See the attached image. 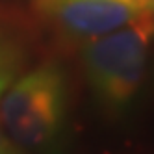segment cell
I'll list each match as a JSON object with an SVG mask.
<instances>
[{"label":"cell","instance_id":"obj_3","mask_svg":"<svg viewBox=\"0 0 154 154\" xmlns=\"http://www.w3.org/2000/svg\"><path fill=\"white\" fill-rule=\"evenodd\" d=\"M141 9L125 0H34L35 15L56 41L78 48L128 24Z\"/></svg>","mask_w":154,"mask_h":154},{"label":"cell","instance_id":"obj_4","mask_svg":"<svg viewBox=\"0 0 154 154\" xmlns=\"http://www.w3.org/2000/svg\"><path fill=\"white\" fill-rule=\"evenodd\" d=\"M23 61L24 58L17 43L13 45L8 41H0V97L15 80V76L23 67Z\"/></svg>","mask_w":154,"mask_h":154},{"label":"cell","instance_id":"obj_1","mask_svg":"<svg viewBox=\"0 0 154 154\" xmlns=\"http://www.w3.org/2000/svg\"><path fill=\"white\" fill-rule=\"evenodd\" d=\"M67 80L56 63L20 74L0 97V125L28 154H58L67 126Z\"/></svg>","mask_w":154,"mask_h":154},{"label":"cell","instance_id":"obj_5","mask_svg":"<svg viewBox=\"0 0 154 154\" xmlns=\"http://www.w3.org/2000/svg\"><path fill=\"white\" fill-rule=\"evenodd\" d=\"M0 154H28L20 149L17 143H13L9 139V136L6 134V130L0 125Z\"/></svg>","mask_w":154,"mask_h":154},{"label":"cell","instance_id":"obj_7","mask_svg":"<svg viewBox=\"0 0 154 154\" xmlns=\"http://www.w3.org/2000/svg\"><path fill=\"white\" fill-rule=\"evenodd\" d=\"M150 2H152V0H141V4H143V8H145L147 4H150Z\"/></svg>","mask_w":154,"mask_h":154},{"label":"cell","instance_id":"obj_6","mask_svg":"<svg viewBox=\"0 0 154 154\" xmlns=\"http://www.w3.org/2000/svg\"><path fill=\"white\" fill-rule=\"evenodd\" d=\"M141 15H143V19L147 20V24H149V28L152 32V37H154V0L141 9Z\"/></svg>","mask_w":154,"mask_h":154},{"label":"cell","instance_id":"obj_2","mask_svg":"<svg viewBox=\"0 0 154 154\" xmlns=\"http://www.w3.org/2000/svg\"><path fill=\"white\" fill-rule=\"evenodd\" d=\"M152 32L139 15L80 48L84 78L97 104L121 117L132 108L147 78Z\"/></svg>","mask_w":154,"mask_h":154}]
</instances>
